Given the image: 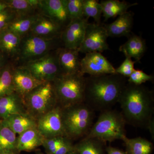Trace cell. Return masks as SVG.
<instances>
[{
    "instance_id": "8d00e7d4",
    "label": "cell",
    "mask_w": 154,
    "mask_h": 154,
    "mask_svg": "<svg viewBox=\"0 0 154 154\" xmlns=\"http://www.w3.org/2000/svg\"><path fill=\"white\" fill-rule=\"evenodd\" d=\"M8 58L0 51V70L8 63Z\"/></svg>"
},
{
    "instance_id": "8992f818",
    "label": "cell",
    "mask_w": 154,
    "mask_h": 154,
    "mask_svg": "<svg viewBox=\"0 0 154 154\" xmlns=\"http://www.w3.org/2000/svg\"><path fill=\"white\" fill-rule=\"evenodd\" d=\"M22 99L27 113L36 120L58 105L52 82L42 83Z\"/></svg>"
},
{
    "instance_id": "ffe728a7",
    "label": "cell",
    "mask_w": 154,
    "mask_h": 154,
    "mask_svg": "<svg viewBox=\"0 0 154 154\" xmlns=\"http://www.w3.org/2000/svg\"><path fill=\"white\" fill-rule=\"evenodd\" d=\"M1 121L18 135L28 130L37 128V120L28 113L14 114Z\"/></svg>"
},
{
    "instance_id": "836d02e7",
    "label": "cell",
    "mask_w": 154,
    "mask_h": 154,
    "mask_svg": "<svg viewBox=\"0 0 154 154\" xmlns=\"http://www.w3.org/2000/svg\"><path fill=\"white\" fill-rule=\"evenodd\" d=\"M136 62L133 61L131 58L125 57V59L121 65L116 69V73L125 78H128L135 70L134 65Z\"/></svg>"
},
{
    "instance_id": "44dd1931",
    "label": "cell",
    "mask_w": 154,
    "mask_h": 154,
    "mask_svg": "<svg viewBox=\"0 0 154 154\" xmlns=\"http://www.w3.org/2000/svg\"><path fill=\"white\" fill-rule=\"evenodd\" d=\"M45 138L37 128L28 130L19 135L17 139V150L21 152H32L42 146Z\"/></svg>"
},
{
    "instance_id": "2e32d148",
    "label": "cell",
    "mask_w": 154,
    "mask_h": 154,
    "mask_svg": "<svg viewBox=\"0 0 154 154\" xmlns=\"http://www.w3.org/2000/svg\"><path fill=\"white\" fill-rule=\"evenodd\" d=\"M56 53L61 74H73L81 72V60L78 50L60 48Z\"/></svg>"
},
{
    "instance_id": "9a60e30c",
    "label": "cell",
    "mask_w": 154,
    "mask_h": 154,
    "mask_svg": "<svg viewBox=\"0 0 154 154\" xmlns=\"http://www.w3.org/2000/svg\"><path fill=\"white\" fill-rule=\"evenodd\" d=\"M64 28L43 14H39L29 34L48 38H60Z\"/></svg>"
},
{
    "instance_id": "60d3db41",
    "label": "cell",
    "mask_w": 154,
    "mask_h": 154,
    "mask_svg": "<svg viewBox=\"0 0 154 154\" xmlns=\"http://www.w3.org/2000/svg\"><path fill=\"white\" fill-rule=\"evenodd\" d=\"M1 154H19V152H7Z\"/></svg>"
},
{
    "instance_id": "d6a6232c",
    "label": "cell",
    "mask_w": 154,
    "mask_h": 154,
    "mask_svg": "<svg viewBox=\"0 0 154 154\" xmlns=\"http://www.w3.org/2000/svg\"><path fill=\"white\" fill-rule=\"evenodd\" d=\"M154 79V76L152 75L147 74L141 70L135 69L128 77V82L136 85H141L146 82H152Z\"/></svg>"
},
{
    "instance_id": "e0dca14e",
    "label": "cell",
    "mask_w": 154,
    "mask_h": 154,
    "mask_svg": "<svg viewBox=\"0 0 154 154\" xmlns=\"http://www.w3.org/2000/svg\"><path fill=\"white\" fill-rule=\"evenodd\" d=\"M133 14L127 12L119 16L114 22L104 25L108 37L128 36L131 34L133 25Z\"/></svg>"
},
{
    "instance_id": "d4e9b609",
    "label": "cell",
    "mask_w": 154,
    "mask_h": 154,
    "mask_svg": "<svg viewBox=\"0 0 154 154\" xmlns=\"http://www.w3.org/2000/svg\"><path fill=\"white\" fill-rule=\"evenodd\" d=\"M106 143L96 138H83L74 144L79 154H106Z\"/></svg>"
},
{
    "instance_id": "484cf974",
    "label": "cell",
    "mask_w": 154,
    "mask_h": 154,
    "mask_svg": "<svg viewBox=\"0 0 154 154\" xmlns=\"http://www.w3.org/2000/svg\"><path fill=\"white\" fill-rule=\"evenodd\" d=\"M5 2L8 8L14 12L17 17L35 14L36 9H39L40 4V0H8Z\"/></svg>"
},
{
    "instance_id": "277c9868",
    "label": "cell",
    "mask_w": 154,
    "mask_h": 154,
    "mask_svg": "<svg viewBox=\"0 0 154 154\" xmlns=\"http://www.w3.org/2000/svg\"><path fill=\"white\" fill-rule=\"evenodd\" d=\"M126 124L121 112L112 109L104 110L100 112L86 137L96 138L105 143L122 140L126 137Z\"/></svg>"
},
{
    "instance_id": "30bf717a",
    "label": "cell",
    "mask_w": 154,
    "mask_h": 154,
    "mask_svg": "<svg viewBox=\"0 0 154 154\" xmlns=\"http://www.w3.org/2000/svg\"><path fill=\"white\" fill-rule=\"evenodd\" d=\"M37 129L44 138L65 136L62 107L58 105L37 119Z\"/></svg>"
},
{
    "instance_id": "5bb4252c",
    "label": "cell",
    "mask_w": 154,
    "mask_h": 154,
    "mask_svg": "<svg viewBox=\"0 0 154 154\" xmlns=\"http://www.w3.org/2000/svg\"><path fill=\"white\" fill-rule=\"evenodd\" d=\"M13 80L15 92L22 98L45 82L33 76L24 66L13 68Z\"/></svg>"
},
{
    "instance_id": "6da1fadb",
    "label": "cell",
    "mask_w": 154,
    "mask_h": 154,
    "mask_svg": "<svg viewBox=\"0 0 154 154\" xmlns=\"http://www.w3.org/2000/svg\"><path fill=\"white\" fill-rule=\"evenodd\" d=\"M118 103L126 123L132 126L146 128L154 118L153 93L142 85L127 83Z\"/></svg>"
},
{
    "instance_id": "b9f144b4",
    "label": "cell",
    "mask_w": 154,
    "mask_h": 154,
    "mask_svg": "<svg viewBox=\"0 0 154 154\" xmlns=\"http://www.w3.org/2000/svg\"><path fill=\"white\" fill-rule=\"evenodd\" d=\"M36 154H47L43 153L41 152H38L37 153H36Z\"/></svg>"
},
{
    "instance_id": "5b68a950",
    "label": "cell",
    "mask_w": 154,
    "mask_h": 154,
    "mask_svg": "<svg viewBox=\"0 0 154 154\" xmlns=\"http://www.w3.org/2000/svg\"><path fill=\"white\" fill-rule=\"evenodd\" d=\"M52 83L58 104L63 108L85 102V77L82 73L61 74Z\"/></svg>"
},
{
    "instance_id": "f546056e",
    "label": "cell",
    "mask_w": 154,
    "mask_h": 154,
    "mask_svg": "<svg viewBox=\"0 0 154 154\" xmlns=\"http://www.w3.org/2000/svg\"><path fill=\"white\" fill-rule=\"evenodd\" d=\"M14 67L8 63L0 70V98L15 92L13 80Z\"/></svg>"
},
{
    "instance_id": "1f68e13d",
    "label": "cell",
    "mask_w": 154,
    "mask_h": 154,
    "mask_svg": "<svg viewBox=\"0 0 154 154\" xmlns=\"http://www.w3.org/2000/svg\"><path fill=\"white\" fill-rule=\"evenodd\" d=\"M83 0H66L67 9L71 21L85 18L83 14Z\"/></svg>"
},
{
    "instance_id": "cb8c5ba5",
    "label": "cell",
    "mask_w": 154,
    "mask_h": 154,
    "mask_svg": "<svg viewBox=\"0 0 154 154\" xmlns=\"http://www.w3.org/2000/svg\"><path fill=\"white\" fill-rule=\"evenodd\" d=\"M100 3L102 6V14L105 21L110 18L125 14L130 8L138 4L136 3L131 4L119 0H104L101 1Z\"/></svg>"
},
{
    "instance_id": "e575fe53",
    "label": "cell",
    "mask_w": 154,
    "mask_h": 154,
    "mask_svg": "<svg viewBox=\"0 0 154 154\" xmlns=\"http://www.w3.org/2000/svg\"><path fill=\"white\" fill-rule=\"evenodd\" d=\"M16 14L8 8L0 14V30L7 28L16 17Z\"/></svg>"
},
{
    "instance_id": "ab89813d",
    "label": "cell",
    "mask_w": 154,
    "mask_h": 154,
    "mask_svg": "<svg viewBox=\"0 0 154 154\" xmlns=\"http://www.w3.org/2000/svg\"><path fill=\"white\" fill-rule=\"evenodd\" d=\"M66 154H79L78 153V152L75 149H74L73 150L69 152L68 153Z\"/></svg>"
},
{
    "instance_id": "74e56055",
    "label": "cell",
    "mask_w": 154,
    "mask_h": 154,
    "mask_svg": "<svg viewBox=\"0 0 154 154\" xmlns=\"http://www.w3.org/2000/svg\"><path fill=\"white\" fill-rule=\"evenodd\" d=\"M146 129L149 130L150 133L151 135L152 140H154V118L150 121L149 122L147 126L146 127Z\"/></svg>"
},
{
    "instance_id": "f1b7e54d",
    "label": "cell",
    "mask_w": 154,
    "mask_h": 154,
    "mask_svg": "<svg viewBox=\"0 0 154 154\" xmlns=\"http://www.w3.org/2000/svg\"><path fill=\"white\" fill-rule=\"evenodd\" d=\"M17 139V134L0 120V154L10 152H18Z\"/></svg>"
},
{
    "instance_id": "4316f807",
    "label": "cell",
    "mask_w": 154,
    "mask_h": 154,
    "mask_svg": "<svg viewBox=\"0 0 154 154\" xmlns=\"http://www.w3.org/2000/svg\"><path fill=\"white\" fill-rule=\"evenodd\" d=\"M122 140L127 154H152L153 151V144L143 137L129 138L126 136Z\"/></svg>"
},
{
    "instance_id": "7a4b0ae2",
    "label": "cell",
    "mask_w": 154,
    "mask_h": 154,
    "mask_svg": "<svg viewBox=\"0 0 154 154\" xmlns=\"http://www.w3.org/2000/svg\"><path fill=\"white\" fill-rule=\"evenodd\" d=\"M127 83L126 78L117 74L85 77L84 102L95 112L112 109Z\"/></svg>"
},
{
    "instance_id": "8fae6325",
    "label": "cell",
    "mask_w": 154,
    "mask_h": 154,
    "mask_svg": "<svg viewBox=\"0 0 154 154\" xmlns=\"http://www.w3.org/2000/svg\"><path fill=\"white\" fill-rule=\"evenodd\" d=\"M80 72L83 75L90 76L116 74V69L101 53L94 52L85 54L81 60Z\"/></svg>"
},
{
    "instance_id": "3957f363",
    "label": "cell",
    "mask_w": 154,
    "mask_h": 154,
    "mask_svg": "<svg viewBox=\"0 0 154 154\" xmlns=\"http://www.w3.org/2000/svg\"><path fill=\"white\" fill-rule=\"evenodd\" d=\"M66 136L72 140L85 137L94 124L95 111L85 102L62 107Z\"/></svg>"
},
{
    "instance_id": "603a6c76",
    "label": "cell",
    "mask_w": 154,
    "mask_h": 154,
    "mask_svg": "<svg viewBox=\"0 0 154 154\" xmlns=\"http://www.w3.org/2000/svg\"><path fill=\"white\" fill-rule=\"evenodd\" d=\"M42 146L47 154H66L74 149L73 140L65 136L45 138Z\"/></svg>"
},
{
    "instance_id": "4fadbf2b",
    "label": "cell",
    "mask_w": 154,
    "mask_h": 154,
    "mask_svg": "<svg viewBox=\"0 0 154 154\" xmlns=\"http://www.w3.org/2000/svg\"><path fill=\"white\" fill-rule=\"evenodd\" d=\"M42 14L60 25L63 28L70 22L66 0H40L39 7Z\"/></svg>"
},
{
    "instance_id": "ac0fdd59",
    "label": "cell",
    "mask_w": 154,
    "mask_h": 154,
    "mask_svg": "<svg viewBox=\"0 0 154 154\" xmlns=\"http://www.w3.org/2000/svg\"><path fill=\"white\" fill-rule=\"evenodd\" d=\"M26 113L23 99L16 92L0 98V120L14 114Z\"/></svg>"
},
{
    "instance_id": "7c38bea8",
    "label": "cell",
    "mask_w": 154,
    "mask_h": 154,
    "mask_svg": "<svg viewBox=\"0 0 154 154\" xmlns=\"http://www.w3.org/2000/svg\"><path fill=\"white\" fill-rule=\"evenodd\" d=\"M88 20L83 18L72 20L64 28L60 36L63 47L78 50L85 37Z\"/></svg>"
},
{
    "instance_id": "ba28073f",
    "label": "cell",
    "mask_w": 154,
    "mask_h": 154,
    "mask_svg": "<svg viewBox=\"0 0 154 154\" xmlns=\"http://www.w3.org/2000/svg\"><path fill=\"white\" fill-rule=\"evenodd\" d=\"M37 79L43 82H53L61 74L56 53L48 54L44 56L22 65Z\"/></svg>"
},
{
    "instance_id": "f35d334b",
    "label": "cell",
    "mask_w": 154,
    "mask_h": 154,
    "mask_svg": "<svg viewBox=\"0 0 154 154\" xmlns=\"http://www.w3.org/2000/svg\"><path fill=\"white\" fill-rule=\"evenodd\" d=\"M8 8V5L5 1H0V14Z\"/></svg>"
},
{
    "instance_id": "7402d4cb",
    "label": "cell",
    "mask_w": 154,
    "mask_h": 154,
    "mask_svg": "<svg viewBox=\"0 0 154 154\" xmlns=\"http://www.w3.org/2000/svg\"><path fill=\"white\" fill-rule=\"evenodd\" d=\"M146 50L145 41L140 36L131 34L128 36L127 41L119 47V51L125 57L133 58L136 62H139L144 55Z\"/></svg>"
},
{
    "instance_id": "4dcf8cb0",
    "label": "cell",
    "mask_w": 154,
    "mask_h": 154,
    "mask_svg": "<svg viewBox=\"0 0 154 154\" xmlns=\"http://www.w3.org/2000/svg\"><path fill=\"white\" fill-rule=\"evenodd\" d=\"M83 14L85 18L89 19L92 17L96 24H101L102 14V6L100 3L96 0H83Z\"/></svg>"
},
{
    "instance_id": "83f0119b",
    "label": "cell",
    "mask_w": 154,
    "mask_h": 154,
    "mask_svg": "<svg viewBox=\"0 0 154 154\" xmlns=\"http://www.w3.org/2000/svg\"><path fill=\"white\" fill-rule=\"evenodd\" d=\"M39 15L35 14L29 16L17 17L7 28L22 38L30 32L33 24Z\"/></svg>"
},
{
    "instance_id": "d6986e66",
    "label": "cell",
    "mask_w": 154,
    "mask_h": 154,
    "mask_svg": "<svg viewBox=\"0 0 154 154\" xmlns=\"http://www.w3.org/2000/svg\"><path fill=\"white\" fill-rule=\"evenodd\" d=\"M22 37L6 28L0 30V51L8 58L18 57Z\"/></svg>"
},
{
    "instance_id": "52a82bcc",
    "label": "cell",
    "mask_w": 154,
    "mask_h": 154,
    "mask_svg": "<svg viewBox=\"0 0 154 154\" xmlns=\"http://www.w3.org/2000/svg\"><path fill=\"white\" fill-rule=\"evenodd\" d=\"M58 38H48L28 34L22 38L18 58L24 63L49 53Z\"/></svg>"
},
{
    "instance_id": "9c48e42d",
    "label": "cell",
    "mask_w": 154,
    "mask_h": 154,
    "mask_svg": "<svg viewBox=\"0 0 154 154\" xmlns=\"http://www.w3.org/2000/svg\"><path fill=\"white\" fill-rule=\"evenodd\" d=\"M108 36L104 26L101 24L88 23L84 39L78 49L79 53H102L109 49Z\"/></svg>"
},
{
    "instance_id": "d590c367",
    "label": "cell",
    "mask_w": 154,
    "mask_h": 154,
    "mask_svg": "<svg viewBox=\"0 0 154 154\" xmlns=\"http://www.w3.org/2000/svg\"><path fill=\"white\" fill-rule=\"evenodd\" d=\"M106 151V154H127L126 152L123 150L111 146H107Z\"/></svg>"
}]
</instances>
